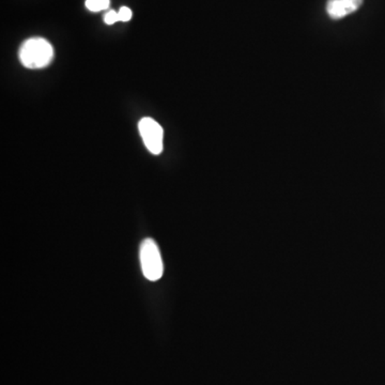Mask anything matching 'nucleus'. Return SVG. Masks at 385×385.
<instances>
[{
    "label": "nucleus",
    "instance_id": "obj_1",
    "mask_svg": "<svg viewBox=\"0 0 385 385\" xmlns=\"http://www.w3.org/2000/svg\"><path fill=\"white\" fill-rule=\"evenodd\" d=\"M20 60L28 69H42L48 66L54 58V50L43 38H30L20 48Z\"/></svg>",
    "mask_w": 385,
    "mask_h": 385
},
{
    "label": "nucleus",
    "instance_id": "obj_2",
    "mask_svg": "<svg viewBox=\"0 0 385 385\" xmlns=\"http://www.w3.org/2000/svg\"><path fill=\"white\" fill-rule=\"evenodd\" d=\"M141 271L150 281H157L163 276L164 265L159 246L153 239H145L139 249Z\"/></svg>",
    "mask_w": 385,
    "mask_h": 385
},
{
    "label": "nucleus",
    "instance_id": "obj_3",
    "mask_svg": "<svg viewBox=\"0 0 385 385\" xmlns=\"http://www.w3.org/2000/svg\"><path fill=\"white\" fill-rule=\"evenodd\" d=\"M139 133L147 149L152 154L161 153L163 151V129L152 118H144L139 123Z\"/></svg>",
    "mask_w": 385,
    "mask_h": 385
},
{
    "label": "nucleus",
    "instance_id": "obj_4",
    "mask_svg": "<svg viewBox=\"0 0 385 385\" xmlns=\"http://www.w3.org/2000/svg\"><path fill=\"white\" fill-rule=\"evenodd\" d=\"M364 0H328L326 13L333 20H340L360 9Z\"/></svg>",
    "mask_w": 385,
    "mask_h": 385
},
{
    "label": "nucleus",
    "instance_id": "obj_5",
    "mask_svg": "<svg viewBox=\"0 0 385 385\" xmlns=\"http://www.w3.org/2000/svg\"><path fill=\"white\" fill-rule=\"evenodd\" d=\"M109 7V0H86V8L92 12L102 11Z\"/></svg>",
    "mask_w": 385,
    "mask_h": 385
},
{
    "label": "nucleus",
    "instance_id": "obj_6",
    "mask_svg": "<svg viewBox=\"0 0 385 385\" xmlns=\"http://www.w3.org/2000/svg\"><path fill=\"white\" fill-rule=\"evenodd\" d=\"M132 11L127 7H122L118 12L119 22H129L132 18Z\"/></svg>",
    "mask_w": 385,
    "mask_h": 385
},
{
    "label": "nucleus",
    "instance_id": "obj_7",
    "mask_svg": "<svg viewBox=\"0 0 385 385\" xmlns=\"http://www.w3.org/2000/svg\"><path fill=\"white\" fill-rule=\"evenodd\" d=\"M104 22L107 25H113L115 22H119L118 20V12L111 11L107 12L104 15Z\"/></svg>",
    "mask_w": 385,
    "mask_h": 385
}]
</instances>
